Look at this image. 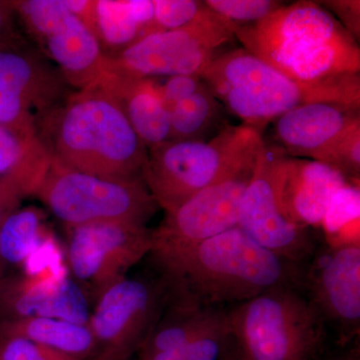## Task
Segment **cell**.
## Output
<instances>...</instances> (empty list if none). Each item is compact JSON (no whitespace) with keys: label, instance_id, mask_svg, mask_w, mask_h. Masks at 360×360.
<instances>
[{"label":"cell","instance_id":"obj_8","mask_svg":"<svg viewBox=\"0 0 360 360\" xmlns=\"http://www.w3.org/2000/svg\"><path fill=\"white\" fill-rule=\"evenodd\" d=\"M231 25L206 6L193 23L153 33L115 56H105L104 70L137 78L198 75L233 39Z\"/></svg>","mask_w":360,"mask_h":360},{"label":"cell","instance_id":"obj_23","mask_svg":"<svg viewBox=\"0 0 360 360\" xmlns=\"http://www.w3.org/2000/svg\"><path fill=\"white\" fill-rule=\"evenodd\" d=\"M169 141H206L220 122V104L205 84L169 111Z\"/></svg>","mask_w":360,"mask_h":360},{"label":"cell","instance_id":"obj_10","mask_svg":"<svg viewBox=\"0 0 360 360\" xmlns=\"http://www.w3.org/2000/svg\"><path fill=\"white\" fill-rule=\"evenodd\" d=\"M170 293L155 274L125 277L96 302L89 326L96 341L94 360H127L139 352L165 311Z\"/></svg>","mask_w":360,"mask_h":360},{"label":"cell","instance_id":"obj_13","mask_svg":"<svg viewBox=\"0 0 360 360\" xmlns=\"http://www.w3.org/2000/svg\"><path fill=\"white\" fill-rule=\"evenodd\" d=\"M262 144L231 174L165 212L158 229H153V246L148 255L184 250L238 226L241 201Z\"/></svg>","mask_w":360,"mask_h":360},{"label":"cell","instance_id":"obj_16","mask_svg":"<svg viewBox=\"0 0 360 360\" xmlns=\"http://www.w3.org/2000/svg\"><path fill=\"white\" fill-rule=\"evenodd\" d=\"M347 180L335 169L309 158H292L278 148L274 184L286 219L307 229L321 227L329 203Z\"/></svg>","mask_w":360,"mask_h":360},{"label":"cell","instance_id":"obj_5","mask_svg":"<svg viewBox=\"0 0 360 360\" xmlns=\"http://www.w3.org/2000/svg\"><path fill=\"white\" fill-rule=\"evenodd\" d=\"M239 360H311L328 331L302 291L283 286L227 307Z\"/></svg>","mask_w":360,"mask_h":360},{"label":"cell","instance_id":"obj_20","mask_svg":"<svg viewBox=\"0 0 360 360\" xmlns=\"http://www.w3.org/2000/svg\"><path fill=\"white\" fill-rule=\"evenodd\" d=\"M41 212L34 207L11 213L0 226V262L21 265L25 274H33L58 262L61 251L45 231Z\"/></svg>","mask_w":360,"mask_h":360},{"label":"cell","instance_id":"obj_37","mask_svg":"<svg viewBox=\"0 0 360 360\" xmlns=\"http://www.w3.org/2000/svg\"><path fill=\"white\" fill-rule=\"evenodd\" d=\"M6 269H7L6 265L4 264H2V262H0V284H1L2 281H4V279L6 278Z\"/></svg>","mask_w":360,"mask_h":360},{"label":"cell","instance_id":"obj_29","mask_svg":"<svg viewBox=\"0 0 360 360\" xmlns=\"http://www.w3.org/2000/svg\"><path fill=\"white\" fill-rule=\"evenodd\" d=\"M0 360H79L21 338H0Z\"/></svg>","mask_w":360,"mask_h":360},{"label":"cell","instance_id":"obj_6","mask_svg":"<svg viewBox=\"0 0 360 360\" xmlns=\"http://www.w3.org/2000/svg\"><path fill=\"white\" fill-rule=\"evenodd\" d=\"M246 125H225L210 141H167L148 148L146 187L165 212L233 172L264 143Z\"/></svg>","mask_w":360,"mask_h":360},{"label":"cell","instance_id":"obj_15","mask_svg":"<svg viewBox=\"0 0 360 360\" xmlns=\"http://www.w3.org/2000/svg\"><path fill=\"white\" fill-rule=\"evenodd\" d=\"M90 314L89 298L65 264L0 284V321L49 317L89 326Z\"/></svg>","mask_w":360,"mask_h":360},{"label":"cell","instance_id":"obj_2","mask_svg":"<svg viewBox=\"0 0 360 360\" xmlns=\"http://www.w3.org/2000/svg\"><path fill=\"white\" fill-rule=\"evenodd\" d=\"M39 137L63 167L103 179L143 180L148 149L118 103L98 87L71 94L49 111Z\"/></svg>","mask_w":360,"mask_h":360},{"label":"cell","instance_id":"obj_35","mask_svg":"<svg viewBox=\"0 0 360 360\" xmlns=\"http://www.w3.org/2000/svg\"><path fill=\"white\" fill-rule=\"evenodd\" d=\"M335 360H359V348H352L347 354L340 355Z\"/></svg>","mask_w":360,"mask_h":360},{"label":"cell","instance_id":"obj_9","mask_svg":"<svg viewBox=\"0 0 360 360\" xmlns=\"http://www.w3.org/2000/svg\"><path fill=\"white\" fill-rule=\"evenodd\" d=\"M49 60L25 40L0 47V127L23 146L39 141V123L70 96L63 73Z\"/></svg>","mask_w":360,"mask_h":360},{"label":"cell","instance_id":"obj_36","mask_svg":"<svg viewBox=\"0 0 360 360\" xmlns=\"http://www.w3.org/2000/svg\"><path fill=\"white\" fill-rule=\"evenodd\" d=\"M222 360H239L236 350H234L233 345H232L231 349H229V352H227Z\"/></svg>","mask_w":360,"mask_h":360},{"label":"cell","instance_id":"obj_18","mask_svg":"<svg viewBox=\"0 0 360 360\" xmlns=\"http://www.w3.org/2000/svg\"><path fill=\"white\" fill-rule=\"evenodd\" d=\"M94 86L118 103L148 149L169 141V111L161 98L160 84L153 78L132 77L104 70Z\"/></svg>","mask_w":360,"mask_h":360},{"label":"cell","instance_id":"obj_27","mask_svg":"<svg viewBox=\"0 0 360 360\" xmlns=\"http://www.w3.org/2000/svg\"><path fill=\"white\" fill-rule=\"evenodd\" d=\"M205 6L231 25H255L283 6L276 0H205Z\"/></svg>","mask_w":360,"mask_h":360},{"label":"cell","instance_id":"obj_22","mask_svg":"<svg viewBox=\"0 0 360 360\" xmlns=\"http://www.w3.org/2000/svg\"><path fill=\"white\" fill-rule=\"evenodd\" d=\"M21 338L79 360H94L96 341L89 326L49 317L0 321V338Z\"/></svg>","mask_w":360,"mask_h":360},{"label":"cell","instance_id":"obj_26","mask_svg":"<svg viewBox=\"0 0 360 360\" xmlns=\"http://www.w3.org/2000/svg\"><path fill=\"white\" fill-rule=\"evenodd\" d=\"M312 160L333 168L347 181L359 184L360 120L350 125Z\"/></svg>","mask_w":360,"mask_h":360},{"label":"cell","instance_id":"obj_33","mask_svg":"<svg viewBox=\"0 0 360 360\" xmlns=\"http://www.w3.org/2000/svg\"><path fill=\"white\" fill-rule=\"evenodd\" d=\"M25 198V193L13 179L8 175L0 176V226L11 213L18 210Z\"/></svg>","mask_w":360,"mask_h":360},{"label":"cell","instance_id":"obj_34","mask_svg":"<svg viewBox=\"0 0 360 360\" xmlns=\"http://www.w3.org/2000/svg\"><path fill=\"white\" fill-rule=\"evenodd\" d=\"M13 13H15V9L13 1H0V47L23 40L14 30Z\"/></svg>","mask_w":360,"mask_h":360},{"label":"cell","instance_id":"obj_7","mask_svg":"<svg viewBox=\"0 0 360 360\" xmlns=\"http://www.w3.org/2000/svg\"><path fill=\"white\" fill-rule=\"evenodd\" d=\"M34 195L68 229L98 222L146 225L158 208L143 180L103 179L52 160Z\"/></svg>","mask_w":360,"mask_h":360},{"label":"cell","instance_id":"obj_28","mask_svg":"<svg viewBox=\"0 0 360 360\" xmlns=\"http://www.w3.org/2000/svg\"><path fill=\"white\" fill-rule=\"evenodd\" d=\"M158 32L179 30L198 20L205 11L203 1L195 0H153Z\"/></svg>","mask_w":360,"mask_h":360},{"label":"cell","instance_id":"obj_31","mask_svg":"<svg viewBox=\"0 0 360 360\" xmlns=\"http://www.w3.org/2000/svg\"><path fill=\"white\" fill-rule=\"evenodd\" d=\"M340 21V25L359 41L360 37V2L359 0H330L319 2Z\"/></svg>","mask_w":360,"mask_h":360},{"label":"cell","instance_id":"obj_25","mask_svg":"<svg viewBox=\"0 0 360 360\" xmlns=\"http://www.w3.org/2000/svg\"><path fill=\"white\" fill-rule=\"evenodd\" d=\"M13 4L28 32L40 44L58 30L71 14L65 0H26Z\"/></svg>","mask_w":360,"mask_h":360},{"label":"cell","instance_id":"obj_19","mask_svg":"<svg viewBox=\"0 0 360 360\" xmlns=\"http://www.w3.org/2000/svg\"><path fill=\"white\" fill-rule=\"evenodd\" d=\"M68 84L84 90L103 75L105 56L96 35L77 16L70 18L41 44Z\"/></svg>","mask_w":360,"mask_h":360},{"label":"cell","instance_id":"obj_4","mask_svg":"<svg viewBox=\"0 0 360 360\" xmlns=\"http://www.w3.org/2000/svg\"><path fill=\"white\" fill-rule=\"evenodd\" d=\"M200 78L231 115L259 134L279 116L305 104L338 103L360 108L359 75L298 82L245 49L219 54Z\"/></svg>","mask_w":360,"mask_h":360},{"label":"cell","instance_id":"obj_32","mask_svg":"<svg viewBox=\"0 0 360 360\" xmlns=\"http://www.w3.org/2000/svg\"><path fill=\"white\" fill-rule=\"evenodd\" d=\"M22 143L15 135L0 127V176L13 172L22 158Z\"/></svg>","mask_w":360,"mask_h":360},{"label":"cell","instance_id":"obj_12","mask_svg":"<svg viewBox=\"0 0 360 360\" xmlns=\"http://www.w3.org/2000/svg\"><path fill=\"white\" fill-rule=\"evenodd\" d=\"M300 291L338 343L347 345L359 338V239L317 246L302 265Z\"/></svg>","mask_w":360,"mask_h":360},{"label":"cell","instance_id":"obj_14","mask_svg":"<svg viewBox=\"0 0 360 360\" xmlns=\"http://www.w3.org/2000/svg\"><path fill=\"white\" fill-rule=\"evenodd\" d=\"M278 146L264 142L241 201L238 226L258 245L298 265L309 262L317 245L311 229L292 224L277 205L274 184Z\"/></svg>","mask_w":360,"mask_h":360},{"label":"cell","instance_id":"obj_17","mask_svg":"<svg viewBox=\"0 0 360 360\" xmlns=\"http://www.w3.org/2000/svg\"><path fill=\"white\" fill-rule=\"evenodd\" d=\"M357 120V108L338 103L305 104L274 120V136L286 155L312 160Z\"/></svg>","mask_w":360,"mask_h":360},{"label":"cell","instance_id":"obj_21","mask_svg":"<svg viewBox=\"0 0 360 360\" xmlns=\"http://www.w3.org/2000/svg\"><path fill=\"white\" fill-rule=\"evenodd\" d=\"M155 32L153 0L96 1V35L104 56H111Z\"/></svg>","mask_w":360,"mask_h":360},{"label":"cell","instance_id":"obj_11","mask_svg":"<svg viewBox=\"0 0 360 360\" xmlns=\"http://www.w3.org/2000/svg\"><path fill=\"white\" fill-rule=\"evenodd\" d=\"M70 229L68 269L89 300L96 302L153 250V229L146 225L98 222Z\"/></svg>","mask_w":360,"mask_h":360},{"label":"cell","instance_id":"obj_1","mask_svg":"<svg viewBox=\"0 0 360 360\" xmlns=\"http://www.w3.org/2000/svg\"><path fill=\"white\" fill-rule=\"evenodd\" d=\"M170 295L202 307L238 304L274 288L300 290L302 265L278 257L238 226L162 255H149Z\"/></svg>","mask_w":360,"mask_h":360},{"label":"cell","instance_id":"obj_3","mask_svg":"<svg viewBox=\"0 0 360 360\" xmlns=\"http://www.w3.org/2000/svg\"><path fill=\"white\" fill-rule=\"evenodd\" d=\"M231 28L243 49L298 82L359 75V41L319 2L283 4L255 25Z\"/></svg>","mask_w":360,"mask_h":360},{"label":"cell","instance_id":"obj_30","mask_svg":"<svg viewBox=\"0 0 360 360\" xmlns=\"http://www.w3.org/2000/svg\"><path fill=\"white\" fill-rule=\"evenodd\" d=\"M203 82L198 75H176L168 77L163 85H160L161 98L168 111L172 110L177 103L202 86Z\"/></svg>","mask_w":360,"mask_h":360},{"label":"cell","instance_id":"obj_24","mask_svg":"<svg viewBox=\"0 0 360 360\" xmlns=\"http://www.w3.org/2000/svg\"><path fill=\"white\" fill-rule=\"evenodd\" d=\"M359 184L348 181L333 195L322 222L328 243L359 239L350 238V234L359 236Z\"/></svg>","mask_w":360,"mask_h":360}]
</instances>
